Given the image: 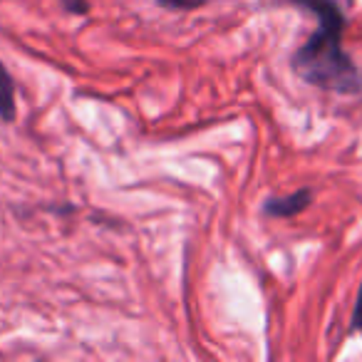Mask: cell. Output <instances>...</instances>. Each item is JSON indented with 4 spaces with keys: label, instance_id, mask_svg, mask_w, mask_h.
I'll list each match as a JSON object with an SVG mask.
<instances>
[{
    "label": "cell",
    "instance_id": "obj_6",
    "mask_svg": "<svg viewBox=\"0 0 362 362\" xmlns=\"http://www.w3.org/2000/svg\"><path fill=\"white\" fill-rule=\"evenodd\" d=\"M360 327H362V288H360V296H357V303H355V313H352L350 332L360 330Z\"/></svg>",
    "mask_w": 362,
    "mask_h": 362
},
{
    "label": "cell",
    "instance_id": "obj_1",
    "mask_svg": "<svg viewBox=\"0 0 362 362\" xmlns=\"http://www.w3.org/2000/svg\"><path fill=\"white\" fill-rule=\"evenodd\" d=\"M293 6L317 18V30L293 55V70L305 82L332 92H357L362 77L342 50L345 16L335 0H291Z\"/></svg>",
    "mask_w": 362,
    "mask_h": 362
},
{
    "label": "cell",
    "instance_id": "obj_4",
    "mask_svg": "<svg viewBox=\"0 0 362 362\" xmlns=\"http://www.w3.org/2000/svg\"><path fill=\"white\" fill-rule=\"evenodd\" d=\"M60 3L72 16H87V13H90V3H87V0H60Z\"/></svg>",
    "mask_w": 362,
    "mask_h": 362
},
{
    "label": "cell",
    "instance_id": "obj_5",
    "mask_svg": "<svg viewBox=\"0 0 362 362\" xmlns=\"http://www.w3.org/2000/svg\"><path fill=\"white\" fill-rule=\"evenodd\" d=\"M159 6L164 8H179V11H192V8H199L204 0H156Z\"/></svg>",
    "mask_w": 362,
    "mask_h": 362
},
{
    "label": "cell",
    "instance_id": "obj_3",
    "mask_svg": "<svg viewBox=\"0 0 362 362\" xmlns=\"http://www.w3.org/2000/svg\"><path fill=\"white\" fill-rule=\"evenodd\" d=\"M0 119L6 124H13L18 119V105H16V82L8 67L0 60Z\"/></svg>",
    "mask_w": 362,
    "mask_h": 362
},
{
    "label": "cell",
    "instance_id": "obj_2",
    "mask_svg": "<svg viewBox=\"0 0 362 362\" xmlns=\"http://www.w3.org/2000/svg\"><path fill=\"white\" fill-rule=\"evenodd\" d=\"M313 202L310 189H298L288 197H271L263 204V214L271 218H293L300 211H305Z\"/></svg>",
    "mask_w": 362,
    "mask_h": 362
}]
</instances>
